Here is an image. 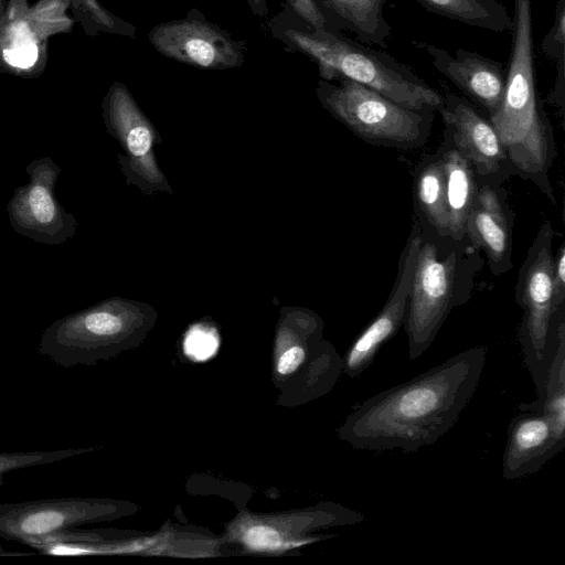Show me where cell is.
Returning <instances> with one entry per match:
<instances>
[{
	"mask_svg": "<svg viewBox=\"0 0 565 565\" xmlns=\"http://www.w3.org/2000/svg\"><path fill=\"white\" fill-rule=\"evenodd\" d=\"M488 348L465 350L417 376L366 398L340 428L358 449L414 452L455 425L475 394Z\"/></svg>",
	"mask_w": 565,
	"mask_h": 565,
	"instance_id": "6da1fadb",
	"label": "cell"
},
{
	"mask_svg": "<svg viewBox=\"0 0 565 565\" xmlns=\"http://www.w3.org/2000/svg\"><path fill=\"white\" fill-rule=\"evenodd\" d=\"M512 47L499 109L489 116L512 172L533 182L556 205L550 170L557 150L534 76L531 0H514Z\"/></svg>",
	"mask_w": 565,
	"mask_h": 565,
	"instance_id": "7a4b0ae2",
	"label": "cell"
},
{
	"mask_svg": "<svg viewBox=\"0 0 565 565\" xmlns=\"http://www.w3.org/2000/svg\"><path fill=\"white\" fill-rule=\"evenodd\" d=\"M420 228V245L403 324L411 360L419 358L430 347L450 311L469 300L477 264L481 260L479 249L467 236L455 241Z\"/></svg>",
	"mask_w": 565,
	"mask_h": 565,
	"instance_id": "3957f363",
	"label": "cell"
},
{
	"mask_svg": "<svg viewBox=\"0 0 565 565\" xmlns=\"http://www.w3.org/2000/svg\"><path fill=\"white\" fill-rule=\"evenodd\" d=\"M286 34L317 63L322 79L349 78L409 109L435 113L444 104L440 93L386 52L339 32L288 30Z\"/></svg>",
	"mask_w": 565,
	"mask_h": 565,
	"instance_id": "277c9868",
	"label": "cell"
},
{
	"mask_svg": "<svg viewBox=\"0 0 565 565\" xmlns=\"http://www.w3.org/2000/svg\"><path fill=\"white\" fill-rule=\"evenodd\" d=\"M317 96L324 109L367 143L409 150L423 147L430 136L434 111L403 107L349 78H321Z\"/></svg>",
	"mask_w": 565,
	"mask_h": 565,
	"instance_id": "5b68a950",
	"label": "cell"
},
{
	"mask_svg": "<svg viewBox=\"0 0 565 565\" xmlns=\"http://www.w3.org/2000/svg\"><path fill=\"white\" fill-rule=\"evenodd\" d=\"M555 232L545 220L519 269L515 299L523 311L519 330L524 363L535 385L537 398L544 394L547 371L557 344V308L553 288V238Z\"/></svg>",
	"mask_w": 565,
	"mask_h": 565,
	"instance_id": "8992f818",
	"label": "cell"
},
{
	"mask_svg": "<svg viewBox=\"0 0 565 565\" xmlns=\"http://www.w3.org/2000/svg\"><path fill=\"white\" fill-rule=\"evenodd\" d=\"M140 321V303L111 297L55 320L43 331L38 352L63 367L92 365L119 349Z\"/></svg>",
	"mask_w": 565,
	"mask_h": 565,
	"instance_id": "52a82bcc",
	"label": "cell"
},
{
	"mask_svg": "<svg viewBox=\"0 0 565 565\" xmlns=\"http://www.w3.org/2000/svg\"><path fill=\"white\" fill-rule=\"evenodd\" d=\"M25 172L28 183L14 189L7 206L11 227L40 244L61 245L73 238L77 221L55 195L61 167L47 156L32 160Z\"/></svg>",
	"mask_w": 565,
	"mask_h": 565,
	"instance_id": "ba28073f",
	"label": "cell"
},
{
	"mask_svg": "<svg viewBox=\"0 0 565 565\" xmlns=\"http://www.w3.org/2000/svg\"><path fill=\"white\" fill-rule=\"evenodd\" d=\"M102 109L107 131L124 150L118 161L127 182L143 191H170L154 159L156 130L128 88L114 82L103 99Z\"/></svg>",
	"mask_w": 565,
	"mask_h": 565,
	"instance_id": "9c48e42d",
	"label": "cell"
},
{
	"mask_svg": "<svg viewBox=\"0 0 565 565\" xmlns=\"http://www.w3.org/2000/svg\"><path fill=\"white\" fill-rule=\"evenodd\" d=\"M114 502L92 498H50L0 503V539L25 543L56 531L117 514Z\"/></svg>",
	"mask_w": 565,
	"mask_h": 565,
	"instance_id": "30bf717a",
	"label": "cell"
},
{
	"mask_svg": "<svg viewBox=\"0 0 565 565\" xmlns=\"http://www.w3.org/2000/svg\"><path fill=\"white\" fill-rule=\"evenodd\" d=\"M438 113L445 125V134L470 162L479 182L500 185L513 173L493 125L471 102L448 93Z\"/></svg>",
	"mask_w": 565,
	"mask_h": 565,
	"instance_id": "8fae6325",
	"label": "cell"
},
{
	"mask_svg": "<svg viewBox=\"0 0 565 565\" xmlns=\"http://www.w3.org/2000/svg\"><path fill=\"white\" fill-rule=\"evenodd\" d=\"M420 237L422 228L415 217L398 260L393 289L385 305L354 339L342 360V371L348 376L359 377L373 363L382 345L404 324Z\"/></svg>",
	"mask_w": 565,
	"mask_h": 565,
	"instance_id": "7c38bea8",
	"label": "cell"
},
{
	"mask_svg": "<svg viewBox=\"0 0 565 565\" xmlns=\"http://www.w3.org/2000/svg\"><path fill=\"white\" fill-rule=\"evenodd\" d=\"M149 39L162 55L204 70L242 65L241 45L217 26L198 20H175L154 26Z\"/></svg>",
	"mask_w": 565,
	"mask_h": 565,
	"instance_id": "4fadbf2b",
	"label": "cell"
},
{
	"mask_svg": "<svg viewBox=\"0 0 565 565\" xmlns=\"http://www.w3.org/2000/svg\"><path fill=\"white\" fill-rule=\"evenodd\" d=\"M414 45L425 51L433 66L486 110L488 117L499 109L507 83V68L501 62L463 49L449 52L417 41Z\"/></svg>",
	"mask_w": 565,
	"mask_h": 565,
	"instance_id": "5bb4252c",
	"label": "cell"
},
{
	"mask_svg": "<svg viewBox=\"0 0 565 565\" xmlns=\"http://www.w3.org/2000/svg\"><path fill=\"white\" fill-rule=\"evenodd\" d=\"M518 409L509 425L502 458V475L507 480L539 471L565 446V435L557 431L542 409L531 403L520 404Z\"/></svg>",
	"mask_w": 565,
	"mask_h": 565,
	"instance_id": "9a60e30c",
	"label": "cell"
},
{
	"mask_svg": "<svg viewBox=\"0 0 565 565\" xmlns=\"http://www.w3.org/2000/svg\"><path fill=\"white\" fill-rule=\"evenodd\" d=\"M512 230L513 213L503 196V189L490 182H479L466 224V236L486 254L494 276L505 274L513 267Z\"/></svg>",
	"mask_w": 565,
	"mask_h": 565,
	"instance_id": "2e32d148",
	"label": "cell"
},
{
	"mask_svg": "<svg viewBox=\"0 0 565 565\" xmlns=\"http://www.w3.org/2000/svg\"><path fill=\"white\" fill-rule=\"evenodd\" d=\"M28 10L26 0H10L0 20V70L14 74L32 72L35 76L36 61H45V41L31 29Z\"/></svg>",
	"mask_w": 565,
	"mask_h": 565,
	"instance_id": "e0dca14e",
	"label": "cell"
},
{
	"mask_svg": "<svg viewBox=\"0 0 565 565\" xmlns=\"http://www.w3.org/2000/svg\"><path fill=\"white\" fill-rule=\"evenodd\" d=\"M326 18L329 30H347L364 44L386 47L391 25L385 19L387 0H315Z\"/></svg>",
	"mask_w": 565,
	"mask_h": 565,
	"instance_id": "ac0fdd59",
	"label": "cell"
},
{
	"mask_svg": "<svg viewBox=\"0 0 565 565\" xmlns=\"http://www.w3.org/2000/svg\"><path fill=\"white\" fill-rule=\"evenodd\" d=\"M444 137L439 149L445 174L450 238L460 241L466 236V224L478 192L479 181L470 162L454 147L445 132Z\"/></svg>",
	"mask_w": 565,
	"mask_h": 565,
	"instance_id": "d6986e66",
	"label": "cell"
},
{
	"mask_svg": "<svg viewBox=\"0 0 565 565\" xmlns=\"http://www.w3.org/2000/svg\"><path fill=\"white\" fill-rule=\"evenodd\" d=\"M414 202L420 226L439 237H450L441 151L422 161L414 174Z\"/></svg>",
	"mask_w": 565,
	"mask_h": 565,
	"instance_id": "ffe728a7",
	"label": "cell"
},
{
	"mask_svg": "<svg viewBox=\"0 0 565 565\" xmlns=\"http://www.w3.org/2000/svg\"><path fill=\"white\" fill-rule=\"evenodd\" d=\"M437 15L492 32L512 30L513 18L499 0H416Z\"/></svg>",
	"mask_w": 565,
	"mask_h": 565,
	"instance_id": "44dd1931",
	"label": "cell"
},
{
	"mask_svg": "<svg viewBox=\"0 0 565 565\" xmlns=\"http://www.w3.org/2000/svg\"><path fill=\"white\" fill-rule=\"evenodd\" d=\"M70 4L71 0H40L28 10L26 20L40 40L45 41L49 35L70 31L72 22L65 15Z\"/></svg>",
	"mask_w": 565,
	"mask_h": 565,
	"instance_id": "7402d4cb",
	"label": "cell"
},
{
	"mask_svg": "<svg viewBox=\"0 0 565 565\" xmlns=\"http://www.w3.org/2000/svg\"><path fill=\"white\" fill-rule=\"evenodd\" d=\"M96 448H67L56 450L0 451V487L7 472L53 463L93 451Z\"/></svg>",
	"mask_w": 565,
	"mask_h": 565,
	"instance_id": "603a6c76",
	"label": "cell"
},
{
	"mask_svg": "<svg viewBox=\"0 0 565 565\" xmlns=\"http://www.w3.org/2000/svg\"><path fill=\"white\" fill-rule=\"evenodd\" d=\"M71 6L87 29L134 36L135 28L106 10L97 0H71Z\"/></svg>",
	"mask_w": 565,
	"mask_h": 565,
	"instance_id": "cb8c5ba5",
	"label": "cell"
},
{
	"mask_svg": "<svg viewBox=\"0 0 565 565\" xmlns=\"http://www.w3.org/2000/svg\"><path fill=\"white\" fill-rule=\"evenodd\" d=\"M218 339L214 329L206 326H194L184 339L185 353L196 361L211 358L217 350Z\"/></svg>",
	"mask_w": 565,
	"mask_h": 565,
	"instance_id": "d4e9b609",
	"label": "cell"
},
{
	"mask_svg": "<svg viewBox=\"0 0 565 565\" xmlns=\"http://www.w3.org/2000/svg\"><path fill=\"white\" fill-rule=\"evenodd\" d=\"M542 51L556 63L565 61V0H558L551 30L542 41Z\"/></svg>",
	"mask_w": 565,
	"mask_h": 565,
	"instance_id": "484cf974",
	"label": "cell"
},
{
	"mask_svg": "<svg viewBox=\"0 0 565 565\" xmlns=\"http://www.w3.org/2000/svg\"><path fill=\"white\" fill-rule=\"evenodd\" d=\"M288 2L295 12L311 26L312 31H330L324 15L315 0H288Z\"/></svg>",
	"mask_w": 565,
	"mask_h": 565,
	"instance_id": "4316f807",
	"label": "cell"
},
{
	"mask_svg": "<svg viewBox=\"0 0 565 565\" xmlns=\"http://www.w3.org/2000/svg\"><path fill=\"white\" fill-rule=\"evenodd\" d=\"M553 288L557 308L564 307L565 300V245L561 244L553 256Z\"/></svg>",
	"mask_w": 565,
	"mask_h": 565,
	"instance_id": "83f0119b",
	"label": "cell"
},
{
	"mask_svg": "<svg viewBox=\"0 0 565 565\" xmlns=\"http://www.w3.org/2000/svg\"><path fill=\"white\" fill-rule=\"evenodd\" d=\"M306 356L307 352L302 345H292L279 358L277 363L278 373L287 375L295 372L302 364Z\"/></svg>",
	"mask_w": 565,
	"mask_h": 565,
	"instance_id": "f1b7e54d",
	"label": "cell"
},
{
	"mask_svg": "<svg viewBox=\"0 0 565 565\" xmlns=\"http://www.w3.org/2000/svg\"><path fill=\"white\" fill-rule=\"evenodd\" d=\"M548 102L559 109L561 118L564 120L565 113V61L556 63V81Z\"/></svg>",
	"mask_w": 565,
	"mask_h": 565,
	"instance_id": "f546056e",
	"label": "cell"
},
{
	"mask_svg": "<svg viewBox=\"0 0 565 565\" xmlns=\"http://www.w3.org/2000/svg\"><path fill=\"white\" fill-rule=\"evenodd\" d=\"M25 556V555H31L30 553H20V552H7L3 550V547L0 545V556Z\"/></svg>",
	"mask_w": 565,
	"mask_h": 565,
	"instance_id": "4dcf8cb0",
	"label": "cell"
},
{
	"mask_svg": "<svg viewBox=\"0 0 565 565\" xmlns=\"http://www.w3.org/2000/svg\"><path fill=\"white\" fill-rule=\"evenodd\" d=\"M6 9L3 7L2 0H0V20L4 15Z\"/></svg>",
	"mask_w": 565,
	"mask_h": 565,
	"instance_id": "1f68e13d",
	"label": "cell"
}]
</instances>
